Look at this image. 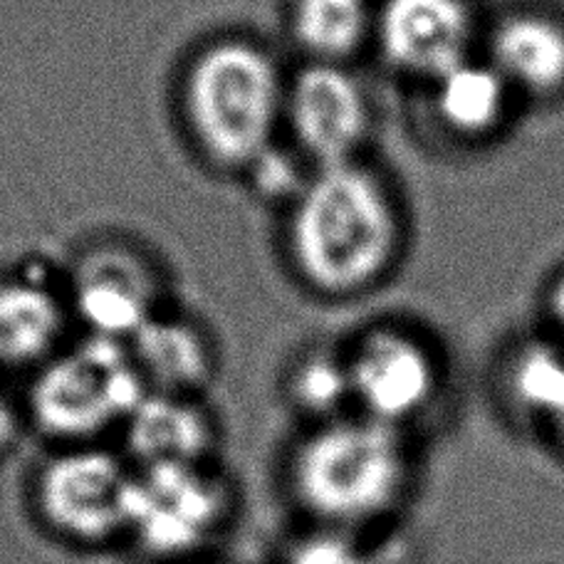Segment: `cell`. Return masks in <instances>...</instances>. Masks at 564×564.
<instances>
[{
	"instance_id": "obj_7",
	"label": "cell",
	"mask_w": 564,
	"mask_h": 564,
	"mask_svg": "<svg viewBox=\"0 0 564 564\" xmlns=\"http://www.w3.org/2000/svg\"><path fill=\"white\" fill-rule=\"evenodd\" d=\"M228 510V486L208 463L137 468L127 532L156 555H188L218 535Z\"/></svg>"
},
{
	"instance_id": "obj_12",
	"label": "cell",
	"mask_w": 564,
	"mask_h": 564,
	"mask_svg": "<svg viewBox=\"0 0 564 564\" xmlns=\"http://www.w3.org/2000/svg\"><path fill=\"white\" fill-rule=\"evenodd\" d=\"M129 355L154 394L200 397L216 379L218 345L198 317L169 305L127 341Z\"/></svg>"
},
{
	"instance_id": "obj_11",
	"label": "cell",
	"mask_w": 564,
	"mask_h": 564,
	"mask_svg": "<svg viewBox=\"0 0 564 564\" xmlns=\"http://www.w3.org/2000/svg\"><path fill=\"white\" fill-rule=\"evenodd\" d=\"M65 273L28 258L0 273V369H37L63 349L73 322Z\"/></svg>"
},
{
	"instance_id": "obj_3",
	"label": "cell",
	"mask_w": 564,
	"mask_h": 564,
	"mask_svg": "<svg viewBox=\"0 0 564 564\" xmlns=\"http://www.w3.org/2000/svg\"><path fill=\"white\" fill-rule=\"evenodd\" d=\"M406 473L401 429L361 414L317 423L290 463L300 506L335 530L389 512L406 486Z\"/></svg>"
},
{
	"instance_id": "obj_14",
	"label": "cell",
	"mask_w": 564,
	"mask_h": 564,
	"mask_svg": "<svg viewBox=\"0 0 564 564\" xmlns=\"http://www.w3.org/2000/svg\"><path fill=\"white\" fill-rule=\"evenodd\" d=\"M122 429L139 468L210 463L218 441L216 421L200 397L149 391Z\"/></svg>"
},
{
	"instance_id": "obj_13",
	"label": "cell",
	"mask_w": 564,
	"mask_h": 564,
	"mask_svg": "<svg viewBox=\"0 0 564 564\" xmlns=\"http://www.w3.org/2000/svg\"><path fill=\"white\" fill-rule=\"evenodd\" d=\"M488 63L516 95L550 99L564 93V23L538 10L500 18L486 35Z\"/></svg>"
},
{
	"instance_id": "obj_15",
	"label": "cell",
	"mask_w": 564,
	"mask_h": 564,
	"mask_svg": "<svg viewBox=\"0 0 564 564\" xmlns=\"http://www.w3.org/2000/svg\"><path fill=\"white\" fill-rule=\"evenodd\" d=\"M433 115L458 139H486L506 122L512 99L510 85L486 57H470L429 85Z\"/></svg>"
},
{
	"instance_id": "obj_4",
	"label": "cell",
	"mask_w": 564,
	"mask_h": 564,
	"mask_svg": "<svg viewBox=\"0 0 564 564\" xmlns=\"http://www.w3.org/2000/svg\"><path fill=\"white\" fill-rule=\"evenodd\" d=\"M147 394L127 341L85 335L35 369L28 414L50 438L87 446L124 426Z\"/></svg>"
},
{
	"instance_id": "obj_8",
	"label": "cell",
	"mask_w": 564,
	"mask_h": 564,
	"mask_svg": "<svg viewBox=\"0 0 564 564\" xmlns=\"http://www.w3.org/2000/svg\"><path fill=\"white\" fill-rule=\"evenodd\" d=\"M285 132L312 169L361 159L375 132L367 87L349 65L302 63L288 75Z\"/></svg>"
},
{
	"instance_id": "obj_21",
	"label": "cell",
	"mask_w": 564,
	"mask_h": 564,
	"mask_svg": "<svg viewBox=\"0 0 564 564\" xmlns=\"http://www.w3.org/2000/svg\"><path fill=\"white\" fill-rule=\"evenodd\" d=\"M10 436V419H8V409L3 401H0V446L8 441Z\"/></svg>"
},
{
	"instance_id": "obj_17",
	"label": "cell",
	"mask_w": 564,
	"mask_h": 564,
	"mask_svg": "<svg viewBox=\"0 0 564 564\" xmlns=\"http://www.w3.org/2000/svg\"><path fill=\"white\" fill-rule=\"evenodd\" d=\"M288 397L302 414L325 423L345 416L351 401L347 351L337 347H310L288 371Z\"/></svg>"
},
{
	"instance_id": "obj_18",
	"label": "cell",
	"mask_w": 564,
	"mask_h": 564,
	"mask_svg": "<svg viewBox=\"0 0 564 564\" xmlns=\"http://www.w3.org/2000/svg\"><path fill=\"white\" fill-rule=\"evenodd\" d=\"M510 391L520 406L547 421L564 406V349L557 341H535L520 349L510 367Z\"/></svg>"
},
{
	"instance_id": "obj_20",
	"label": "cell",
	"mask_w": 564,
	"mask_h": 564,
	"mask_svg": "<svg viewBox=\"0 0 564 564\" xmlns=\"http://www.w3.org/2000/svg\"><path fill=\"white\" fill-rule=\"evenodd\" d=\"M547 319L552 327V341L564 349V270L552 280V285L547 290Z\"/></svg>"
},
{
	"instance_id": "obj_19",
	"label": "cell",
	"mask_w": 564,
	"mask_h": 564,
	"mask_svg": "<svg viewBox=\"0 0 564 564\" xmlns=\"http://www.w3.org/2000/svg\"><path fill=\"white\" fill-rule=\"evenodd\" d=\"M285 564H377V557L347 535V530L327 528L302 538L290 550Z\"/></svg>"
},
{
	"instance_id": "obj_5",
	"label": "cell",
	"mask_w": 564,
	"mask_h": 564,
	"mask_svg": "<svg viewBox=\"0 0 564 564\" xmlns=\"http://www.w3.org/2000/svg\"><path fill=\"white\" fill-rule=\"evenodd\" d=\"M65 282L73 317L93 337L129 341L171 305L164 270L127 240L87 246L65 270Z\"/></svg>"
},
{
	"instance_id": "obj_9",
	"label": "cell",
	"mask_w": 564,
	"mask_h": 564,
	"mask_svg": "<svg viewBox=\"0 0 564 564\" xmlns=\"http://www.w3.org/2000/svg\"><path fill=\"white\" fill-rule=\"evenodd\" d=\"M345 351L351 404L359 406L361 416L401 429L436 397L441 384L436 351L414 329L369 327Z\"/></svg>"
},
{
	"instance_id": "obj_22",
	"label": "cell",
	"mask_w": 564,
	"mask_h": 564,
	"mask_svg": "<svg viewBox=\"0 0 564 564\" xmlns=\"http://www.w3.org/2000/svg\"><path fill=\"white\" fill-rule=\"evenodd\" d=\"M552 423V429H555V433H557V438H560V443H562V448H564V406L560 409V414L550 421Z\"/></svg>"
},
{
	"instance_id": "obj_10",
	"label": "cell",
	"mask_w": 564,
	"mask_h": 564,
	"mask_svg": "<svg viewBox=\"0 0 564 564\" xmlns=\"http://www.w3.org/2000/svg\"><path fill=\"white\" fill-rule=\"evenodd\" d=\"M478 18L468 0H379L375 45L394 73L433 85L476 57Z\"/></svg>"
},
{
	"instance_id": "obj_2",
	"label": "cell",
	"mask_w": 564,
	"mask_h": 564,
	"mask_svg": "<svg viewBox=\"0 0 564 564\" xmlns=\"http://www.w3.org/2000/svg\"><path fill=\"white\" fill-rule=\"evenodd\" d=\"M288 75L275 55L243 35L200 45L181 77V117L200 159L246 176L285 129Z\"/></svg>"
},
{
	"instance_id": "obj_16",
	"label": "cell",
	"mask_w": 564,
	"mask_h": 564,
	"mask_svg": "<svg viewBox=\"0 0 564 564\" xmlns=\"http://www.w3.org/2000/svg\"><path fill=\"white\" fill-rule=\"evenodd\" d=\"M375 0H290L288 30L305 63L349 65L375 45Z\"/></svg>"
},
{
	"instance_id": "obj_6",
	"label": "cell",
	"mask_w": 564,
	"mask_h": 564,
	"mask_svg": "<svg viewBox=\"0 0 564 564\" xmlns=\"http://www.w3.org/2000/svg\"><path fill=\"white\" fill-rule=\"evenodd\" d=\"M134 470L115 453L69 446L50 458L37 476L35 496L45 522L79 545H102L129 530Z\"/></svg>"
},
{
	"instance_id": "obj_1",
	"label": "cell",
	"mask_w": 564,
	"mask_h": 564,
	"mask_svg": "<svg viewBox=\"0 0 564 564\" xmlns=\"http://www.w3.org/2000/svg\"><path fill=\"white\" fill-rule=\"evenodd\" d=\"M404 243L397 191L365 159L312 169L288 206L290 265L319 297L351 300L379 288Z\"/></svg>"
}]
</instances>
